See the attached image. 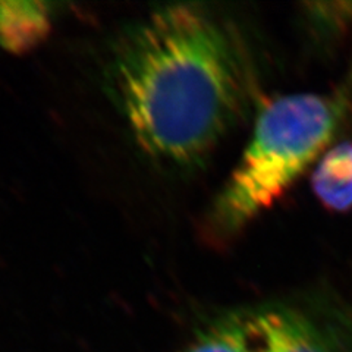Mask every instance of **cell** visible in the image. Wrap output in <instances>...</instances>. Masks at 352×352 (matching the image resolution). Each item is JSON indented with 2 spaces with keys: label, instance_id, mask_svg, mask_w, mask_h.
<instances>
[{
  "label": "cell",
  "instance_id": "6da1fadb",
  "mask_svg": "<svg viewBox=\"0 0 352 352\" xmlns=\"http://www.w3.org/2000/svg\"><path fill=\"white\" fill-rule=\"evenodd\" d=\"M107 85L138 147L164 168L190 170L236 122L248 72L222 18L203 5H172L118 37Z\"/></svg>",
  "mask_w": 352,
  "mask_h": 352
},
{
  "label": "cell",
  "instance_id": "7a4b0ae2",
  "mask_svg": "<svg viewBox=\"0 0 352 352\" xmlns=\"http://www.w3.org/2000/svg\"><path fill=\"white\" fill-rule=\"evenodd\" d=\"M339 120L340 103L320 94H289L264 106L216 203V223L235 230L269 210L324 151Z\"/></svg>",
  "mask_w": 352,
  "mask_h": 352
},
{
  "label": "cell",
  "instance_id": "3957f363",
  "mask_svg": "<svg viewBox=\"0 0 352 352\" xmlns=\"http://www.w3.org/2000/svg\"><path fill=\"white\" fill-rule=\"evenodd\" d=\"M251 352H352V327L296 305L245 313Z\"/></svg>",
  "mask_w": 352,
  "mask_h": 352
},
{
  "label": "cell",
  "instance_id": "277c9868",
  "mask_svg": "<svg viewBox=\"0 0 352 352\" xmlns=\"http://www.w3.org/2000/svg\"><path fill=\"white\" fill-rule=\"evenodd\" d=\"M52 19L49 3L0 0V47L12 53L36 47L47 37Z\"/></svg>",
  "mask_w": 352,
  "mask_h": 352
},
{
  "label": "cell",
  "instance_id": "5b68a950",
  "mask_svg": "<svg viewBox=\"0 0 352 352\" xmlns=\"http://www.w3.org/2000/svg\"><path fill=\"white\" fill-rule=\"evenodd\" d=\"M311 186L316 197L332 212L352 208V140L330 148L318 160Z\"/></svg>",
  "mask_w": 352,
  "mask_h": 352
},
{
  "label": "cell",
  "instance_id": "8992f818",
  "mask_svg": "<svg viewBox=\"0 0 352 352\" xmlns=\"http://www.w3.org/2000/svg\"><path fill=\"white\" fill-rule=\"evenodd\" d=\"M184 352H251L245 314H235L217 322Z\"/></svg>",
  "mask_w": 352,
  "mask_h": 352
}]
</instances>
